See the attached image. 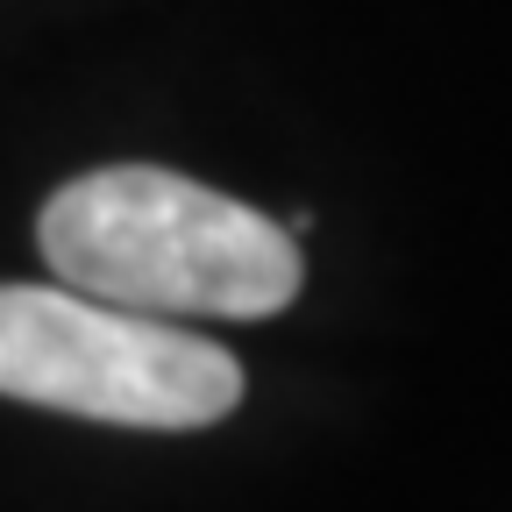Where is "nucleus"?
Listing matches in <instances>:
<instances>
[{
    "label": "nucleus",
    "mask_w": 512,
    "mask_h": 512,
    "mask_svg": "<svg viewBox=\"0 0 512 512\" xmlns=\"http://www.w3.org/2000/svg\"><path fill=\"white\" fill-rule=\"evenodd\" d=\"M57 285L157 320H264L299 299V242L271 214L164 164H107L36 221Z\"/></svg>",
    "instance_id": "nucleus-1"
},
{
    "label": "nucleus",
    "mask_w": 512,
    "mask_h": 512,
    "mask_svg": "<svg viewBox=\"0 0 512 512\" xmlns=\"http://www.w3.org/2000/svg\"><path fill=\"white\" fill-rule=\"evenodd\" d=\"M0 399L185 434L242 406V363L207 335L72 285H0Z\"/></svg>",
    "instance_id": "nucleus-2"
}]
</instances>
